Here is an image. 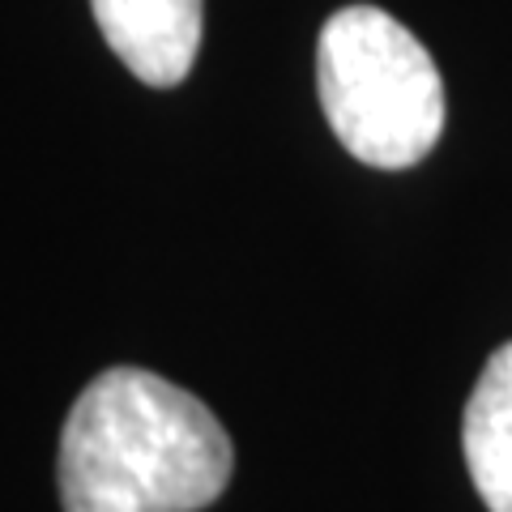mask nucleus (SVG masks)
<instances>
[{
	"mask_svg": "<svg viewBox=\"0 0 512 512\" xmlns=\"http://www.w3.org/2000/svg\"><path fill=\"white\" fill-rule=\"evenodd\" d=\"M316 86L346 154L406 171L444 133V82L431 52L376 5H346L320 30Z\"/></svg>",
	"mask_w": 512,
	"mask_h": 512,
	"instance_id": "nucleus-2",
	"label": "nucleus"
},
{
	"mask_svg": "<svg viewBox=\"0 0 512 512\" xmlns=\"http://www.w3.org/2000/svg\"><path fill=\"white\" fill-rule=\"evenodd\" d=\"M461 448L483 504L512 512V342L495 350L474 384L461 419Z\"/></svg>",
	"mask_w": 512,
	"mask_h": 512,
	"instance_id": "nucleus-4",
	"label": "nucleus"
},
{
	"mask_svg": "<svg viewBox=\"0 0 512 512\" xmlns=\"http://www.w3.org/2000/svg\"><path fill=\"white\" fill-rule=\"evenodd\" d=\"M231 470L218 414L146 367H107L64 419V512H201L227 491Z\"/></svg>",
	"mask_w": 512,
	"mask_h": 512,
	"instance_id": "nucleus-1",
	"label": "nucleus"
},
{
	"mask_svg": "<svg viewBox=\"0 0 512 512\" xmlns=\"http://www.w3.org/2000/svg\"><path fill=\"white\" fill-rule=\"evenodd\" d=\"M107 47L146 86H180L197 64L201 0H90Z\"/></svg>",
	"mask_w": 512,
	"mask_h": 512,
	"instance_id": "nucleus-3",
	"label": "nucleus"
}]
</instances>
